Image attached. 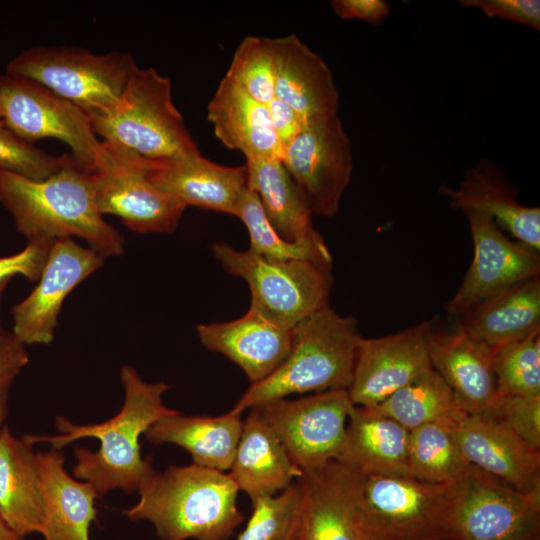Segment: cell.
<instances>
[{
    "label": "cell",
    "instance_id": "6da1fadb",
    "mask_svg": "<svg viewBox=\"0 0 540 540\" xmlns=\"http://www.w3.org/2000/svg\"><path fill=\"white\" fill-rule=\"evenodd\" d=\"M120 379L124 402L109 420L83 425L58 415L55 425L59 435H26L32 444L48 442L56 449L82 438L98 439L97 451L80 446L74 449L76 462L72 468L73 476L91 484L98 498L114 489L139 491L155 474L151 457H142L140 438L155 422L178 412L163 402L170 388L167 383L146 382L130 365L121 367Z\"/></svg>",
    "mask_w": 540,
    "mask_h": 540
},
{
    "label": "cell",
    "instance_id": "7a4b0ae2",
    "mask_svg": "<svg viewBox=\"0 0 540 540\" xmlns=\"http://www.w3.org/2000/svg\"><path fill=\"white\" fill-rule=\"evenodd\" d=\"M97 178V172L72 155L57 172L38 181L0 168V204L27 241L76 237L105 258L121 255L123 236L97 206Z\"/></svg>",
    "mask_w": 540,
    "mask_h": 540
},
{
    "label": "cell",
    "instance_id": "3957f363",
    "mask_svg": "<svg viewBox=\"0 0 540 540\" xmlns=\"http://www.w3.org/2000/svg\"><path fill=\"white\" fill-rule=\"evenodd\" d=\"M138 492L123 514L150 522L161 540H226L244 520L230 475L193 463L156 471Z\"/></svg>",
    "mask_w": 540,
    "mask_h": 540
},
{
    "label": "cell",
    "instance_id": "277c9868",
    "mask_svg": "<svg viewBox=\"0 0 540 540\" xmlns=\"http://www.w3.org/2000/svg\"><path fill=\"white\" fill-rule=\"evenodd\" d=\"M362 336L356 320L329 306L292 329L291 348L281 365L251 384L232 408L242 413L292 394L349 388Z\"/></svg>",
    "mask_w": 540,
    "mask_h": 540
},
{
    "label": "cell",
    "instance_id": "5b68a950",
    "mask_svg": "<svg viewBox=\"0 0 540 540\" xmlns=\"http://www.w3.org/2000/svg\"><path fill=\"white\" fill-rule=\"evenodd\" d=\"M105 143L151 160L179 159L200 153L172 100L168 77L136 66L118 103L89 117Z\"/></svg>",
    "mask_w": 540,
    "mask_h": 540
},
{
    "label": "cell",
    "instance_id": "8992f818",
    "mask_svg": "<svg viewBox=\"0 0 540 540\" xmlns=\"http://www.w3.org/2000/svg\"><path fill=\"white\" fill-rule=\"evenodd\" d=\"M136 66L125 51L98 55L78 47L38 46L11 59L6 72L39 83L91 117L118 103Z\"/></svg>",
    "mask_w": 540,
    "mask_h": 540
},
{
    "label": "cell",
    "instance_id": "52a82bcc",
    "mask_svg": "<svg viewBox=\"0 0 540 540\" xmlns=\"http://www.w3.org/2000/svg\"><path fill=\"white\" fill-rule=\"evenodd\" d=\"M355 472L358 503L372 540H455L452 482Z\"/></svg>",
    "mask_w": 540,
    "mask_h": 540
},
{
    "label": "cell",
    "instance_id": "ba28073f",
    "mask_svg": "<svg viewBox=\"0 0 540 540\" xmlns=\"http://www.w3.org/2000/svg\"><path fill=\"white\" fill-rule=\"evenodd\" d=\"M212 252L224 270L247 282L250 308L278 326L292 330L329 306L330 269L305 260H269L225 242L212 244Z\"/></svg>",
    "mask_w": 540,
    "mask_h": 540
},
{
    "label": "cell",
    "instance_id": "9c48e42d",
    "mask_svg": "<svg viewBox=\"0 0 540 540\" xmlns=\"http://www.w3.org/2000/svg\"><path fill=\"white\" fill-rule=\"evenodd\" d=\"M0 100L3 122L22 139L30 143L58 139L85 169L98 172L102 168L106 145L78 106L33 80L7 72L0 74Z\"/></svg>",
    "mask_w": 540,
    "mask_h": 540
},
{
    "label": "cell",
    "instance_id": "30bf717a",
    "mask_svg": "<svg viewBox=\"0 0 540 540\" xmlns=\"http://www.w3.org/2000/svg\"><path fill=\"white\" fill-rule=\"evenodd\" d=\"M455 540H540V488L520 491L470 465L451 483Z\"/></svg>",
    "mask_w": 540,
    "mask_h": 540
},
{
    "label": "cell",
    "instance_id": "8fae6325",
    "mask_svg": "<svg viewBox=\"0 0 540 540\" xmlns=\"http://www.w3.org/2000/svg\"><path fill=\"white\" fill-rule=\"evenodd\" d=\"M354 405L347 389L281 398L253 408L302 472L338 461Z\"/></svg>",
    "mask_w": 540,
    "mask_h": 540
},
{
    "label": "cell",
    "instance_id": "7c38bea8",
    "mask_svg": "<svg viewBox=\"0 0 540 540\" xmlns=\"http://www.w3.org/2000/svg\"><path fill=\"white\" fill-rule=\"evenodd\" d=\"M280 160L314 214L332 217L338 213L353 171L351 142L338 113L307 118L283 147Z\"/></svg>",
    "mask_w": 540,
    "mask_h": 540
},
{
    "label": "cell",
    "instance_id": "4fadbf2b",
    "mask_svg": "<svg viewBox=\"0 0 540 540\" xmlns=\"http://www.w3.org/2000/svg\"><path fill=\"white\" fill-rule=\"evenodd\" d=\"M105 144L106 159L97 172L100 213L119 217L138 233H172L186 207L150 180L148 169L155 160Z\"/></svg>",
    "mask_w": 540,
    "mask_h": 540
},
{
    "label": "cell",
    "instance_id": "5bb4252c",
    "mask_svg": "<svg viewBox=\"0 0 540 540\" xmlns=\"http://www.w3.org/2000/svg\"><path fill=\"white\" fill-rule=\"evenodd\" d=\"M105 257L74 238L53 241L37 285L11 309L13 334L24 345L50 344L66 297Z\"/></svg>",
    "mask_w": 540,
    "mask_h": 540
},
{
    "label": "cell",
    "instance_id": "9a60e30c",
    "mask_svg": "<svg viewBox=\"0 0 540 540\" xmlns=\"http://www.w3.org/2000/svg\"><path fill=\"white\" fill-rule=\"evenodd\" d=\"M474 246L473 260L445 309L463 315L488 296L511 285L539 278V252L512 241L489 216L465 212Z\"/></svg>",
    "mask_w": 540,
    "mask_h": 540
},
{
    "label": "cell",
    "instance_id": "2e32d148",
    "mask_svg": "<svg viewBox=\"0 0 540 540\" xmlns=\"http://www.w3.org/2000/svg\"><path fill=\"white\" fill-rule=\"evenodd\" d=\"M428 322L396 333L360 340L349 397L354 406L375 407L395 391L431 369Z\"/></svg>",
    "mask_w": 540,
    "mask_h": 540
},
{
    "label": "cell",
    "instance_id": "e0dca14e",
    "mask_svg": "<svg viewBox=\"0 0 540 540\" xmlns=\"http://www.w3.org/2000/svg\"><path fill=\"white\" fill-rule=\"evenodd\" d=\"M298 540H372L358 503L356 472L339 461L297 479Z\"/></svg>",
    "mask_w": 540,
    "mask_h": 540
},
{
    "label": "cell",
    "instance_id": "ac0fdd59",
    "mask_svg": "<svg viewBox=\"0 0 540 540\" xmlns=\"http://www.w3.org/2000/svg\"><path fill=\"white\" fill-rule=\"evenodd\" d=\"M450 429L470 465L520 491L540 488V451L494 419L466 414Z\"/></svg>",
    "mask_w": 540,
    "mask_h": 540
},
{
    "label": "cell",
    "instance_id": "d6986e66",
    "mask_svg": "<svg viewBox=\"0 0 540 540\" xmlns=\"http://www.w3.org/2000/svg\"><path fill=\"white\" fill-rule=\"evenodd\" d=\"M450 206L491 217L522 244L540 252V208L517 201V191L499 167L482 159L471 167L459 187L440 186Z\"/></svg>",
    "mask_w": 540,
    "mask_h": 540
},
{
    "label": "cell",
    "instance_id": "ffe728a7",
    "mask_svg": "<svg viewBox=\"0 0 540 540\" xmlns=\"http://www.w3.org/2000/svg\"><path fill=\"white\" fill-rule=\"evenodd\" d=\"M150 180L185 207L194 206L235 216L248 189V171L242 166H224L201 153L155 160L148 169Z\"/></svg>",
    "mask_w": 540,
    "mask_h": 540
},
{
    "label": "cell",
    "instance_id": "44dd1931",
    "mask_svg": "<svg viewBox=\"0 0 540 540\" xmlns=\"http://www.w3.org/2000/svg\"><path fill=\"white\" fill-rule=\"evenodd\" d=\"M196 331L202 345L234 362L250 385L272 374L291 348L292 330L272 323L250 307L238 319L198 324Z\"/></svg>",
    "mask_w": 540,
    "mask_h": 540
},
{
    "label": "cell",
    "instance_id": "7402d4cb",
    "mask_svg": "<svg viewBox=\"0 0 540 540\" xmlns=\"http://www.w3.org/2000/svg\"><path fill=\"white\" fill-rule=\"evenodd\" d=\"M493 351L494 347L472 339L460 329L451 334L430 331L431 368L442 377L468 414L485 415L496 399Z\"/></svg>",
    "mask_w": 540,
    "mask_h": 540
},
{
    "label": "cell",
    "instance_id": "603a6c76",
    "mask_svg": "<svg viewBox=\"0 0 540 540\" xmlns=\"http://www.w3.org/2000/svg\"><path fill=\"white\" fill-rule=\"evenodd\" d=\"M275 97L304 119L338 113L339 91L324 59L295 34L271 38Z\"/></svg>",
    "mask_w": 540,
    "mask_h": 540
},
{
    "label": "cell",
    "instance_id": "cb8c5ba5",
    "mask_svg": "<svg viewBox=\"0 0 540 540\" xmlns=\"http://www.w3.org/2000/svg\"><path fill=\"white\" fill-rule=\"evenodd\" d=\"M60 449L37 452L39 485L44 506L41 535L44 540H89L96 519V491L86 481L72 477L64 468Z\"/></svg>",
    "mask_w": 540,
    "mask_h": 540
},
{
    "label": "cell",
    "instance_id": "d4e9b609",
    "mask_svg": "<svg viewBox=\"0 0 540 540\" xmlns=\"http://www.w3.org/2000/svg\"><path fill=\"white\" fill-rule=\"evenodd\" d=\"M215 136L245 159H281L282 147L269 110L225 76L207 105Z\"/></svg>",
    "mask_w": 540,
    "mask_h": 540
},
{
    "label": "cell",
    "instance_id": "484cf974",
    "mask_svg": "<svg viewBox=\"0 0 540 540\" xmlns=\"http://www.w3.org/2000/svg\"><path fill=\"white\" fill-rule=\"evenodd\" d=\"M302 473L274 432L250 409L228 472L238 490L251 501L274 496L295 483Z\"/></svg>",
    "mask_w": 540,
    "mask_h": 540
},
{
    "label": "cell",
    "instance_id": "4316f807",
    "mask_svg": "<svg viewBox=\"0 0 540 540\" xmlns=\"http://www.w3.org/2000/svg\"><path fill=\"white\" fill-rule=\"evenodd\" d=\"M242 413L233 409L218 416H166L155 422L144 434L153 444H174L185 449L193 464L229 471L243 428Z\"/></svg>",
    "mask_w": 540,
    "mask_h": 540
},
{
    "label": "cell",
    "instance_id": "83f0119b",
    "mask_svg": "<svg viewBox=\"0 0 540 540\" xmlns=\"http://www.w3.org/2000/svg\"><path fill=\"white\" fill-rule=\"evenodd\" d=\"M409 431L372 407L354 406L339 462L363 474L410 476Z\"/></svg>",
    "mask_w": 540,
    "mask_h": 540
},
{
    "label": "cell",
    "instance_id": "f1b7e54d",
    "mask_svg": "<svg viewBox=\"0 0 540 540\" xmlns=\"http://www.w3.org/2000/svg\"><path fill=\"white\" fill-rule=\"evenodd\" d=\"M460 330L491 347L540 333V280L502 289L463 314Z\"/></svg>",
    "mask_w": 540,
    "mask_h": 540
},
{
    "label": "cell",
    "instance_id": "f546056e",
    "mask_svg": "<svg viewBox=\"0 0 540 540\" xmlns=\"http://www.w3.org/2000/svg\"><path fill=\"white\" fill-rule=\"evenodd\" d=\"M26 436L16 438L7 426L0 433V514L23 536L41 533L44 506L37 453Z\"/></svg>",
    "mask_w": 540,
    "mask_h": 540
},
{
    "label": "cell",
    "instance_id": "4dcf8cb0",
    "mask_svg": "<svg viewBox=\"0 0 540 540\" xmlns=\"http://www.w3.org/2000/svg\"><path fill=\"white\" fill-rule=\"evenodd\" d=\"M248 188L257 195L266 217L284 239L321 241L312 223L313 211L303 191L280 159H245Z\"/></svg>",
    "mask_w": 540,
    "mask_h": 540
},
{
    "label": "cell",
    "instance_id": "1f68e13d",
    "mask_svg": "<svg viewBox=\"0 0 540 540\" xmlns=\"http://www.w3.org/2000/svg\"><path fill=\"white\" fill-rule=\"evenodd\" d=\"M372 408L408 430L430 423L451 428L468 414L459 406L450 387L432 368Z\"/></svg>",
    "mask_w": 540,
    "mask_h": 540
},
{
    "label": "cell",
    "instance_id": "d6a6232c",
    "mask_svg": "<svg viewBox=\"0 0 540 540\" xmlns=\"http://www.w3.org/2000/svg\"><path fill=\"white\" fill-rule=\"evenodd\" d=\"M470 467L450 427L430 423L409 431L408 468L414 479L449 483Z\"/></svg>",
    "mask_w": 540,
    "mask_h": 540
},
{
    "label": "cell",
    "instance_id": "836d02e7",
    "mask_svg": "<svg viewBox=\"0 0 540 540\" xmlns=\"http://www.w3.org/2000/svg\"><path fill=\"white\" fill-rule=\"evenodd\" d=\"M235 216L246 227L251 252L275 261L305 260L331 270L332 257L324 242H291L282 238L265 215L261 203L251 189L244 193Z\"/></svg>",
    "mask_w": 540,
    "mask_h": 540
},
{
    "label": "cell",
    "instance_id": "e575fe53",
    "mask_svg": "<svg viewBox=\"0 0 540 540\" xmlns=\"http://www.w3.org/2000/svg\"><path fill=\"white\" fill-rule=\"evenodd\" d=\"M493 372L497 395H540V333L494 347Z\"/></svg>",
    "mask_w": 540,
    "mask_h": 540
},
{
    "label": "cell",
    "instance_id": "d590c367",
    "mask_svg": "<svg viewBox=\"0 0 540 540\" xmlns=\"http://www.w3.org/2000/svg\"><path fill=\"white\" fill-rule=\"evenodd\" d=\"M225 77L254 100L268 105L275 98L271 38L246 36L236 48Z\"/></svg>",
    "mask_w": 540,
    "mask_h": 540
},
{
    "label": "cell",
    "instance_id": "8d00e7d4",
    "mask_svg": "<svg viewBox=\"0 0 540 540\" xmlns=\"http://www.w3.org/2000/svg\"><path fill=\"white\" fill-rule=\"evenodd\" d=\"M236 540H298L300 494L297 482L277 495L257 498Z\"/></svg>",
    "mask_w": 540,
    "mask_h": 540
},
{
    "label": "cell",
    "instance_id": "74e56055",
    "mask_svg": "<svg viewBox=\"0 0 540 540\" xmlns=\"http://www.w3.org/2000/svg\"><path fill=\"white\" fill-rule=\"evenodd\" d=\"M71 155L46 153L9 129L0 120V168L32 180H43L57 172Z\"/></svg>",
    "mask_w": 540,
    "mask_h": 540
},
{
    "label": "cell",
    "instance_id": "f35d334b",
    "mask_svg": "<svg viewBox=\"0 0 540 540\" xmlns=\"http://www.w3.org/2000/svg\"><path fill=\"white\" fill-rule=\"evenodd\" d=\"M485 416L503 425L531 449L540 451V395H497Z\"/></svg>",
    "mask_w": 540,
    "mask_h": 540
},
{
    "label": "cell",
    "instance_id": "ab89813d",
    "mask_svg": "<svg viewBox=\"0 0 540 540\" xmlns=\"http://www.w3.org/2000/svg\"><path fill=\"white\" fill-rule=\"evenodd\" d=\"M53 241L44 238L31 239L21 251L0 257V288L6 287L10 279L16 275L37 281L45 266Z\"/></svg>",
    "mask_w": 540,
    "mask_h": 540
},
{
    "label": "cell",
    "instance_id": "60d3db41",
    "mask_svg": "<svg viewBox=\"0 0 540 540\" xmlns=\"http://www.w3.org/2000/svg\"><path fill=\"white\" fill-rule=\"evenodd\" d=\"M461 4L481 10L487 17L540 29L539 0H462Z\"/></svg>",
    "mask_w": 540,
    "mask_h": 540
},
{
    "label": "cell",
    "instance_id": "b9f144b4",
    "mask_svg": "<svg viewBox=\"0 0 540 540\" xmlns=\"http://www.w3.org/2000/svg\"><path fill=\"white\" fill-rule=\"evenodd\" d=\"M333 11L342 19L364 20L371 24H379L386 19L391 6L385 0H334Z\"/></svg>",
    "mask_w": 540,
    "mask_h": 540
},
{
    "label": "cell",
    "instance_id": "7bdbcfd3",
    "mask_svg": "<svg viewBox=\"0 0 540 540\" xmlns=\"http://www.w3.org/2000/svg\"><path fill=\"white\" fill-rule=\"evenodd\" d=\"M267 107L273 128L283 149L300 131L306 119L276 97Z\"/></svg>",
    "mask_w": 540,
    "mask_h": 540
},
{
    "label": "cell",
    "instance_id": "ee69618b",
    "mask_svg": "<svg viewBox=\"0 0 540 540\" xmlns=\"http://www.w3.org/2000/svg\"><path fill=\"white\" fill-rule=\"evenodd\" d=\"M24 345L12 331L0 328V376L8 373L19 374L29 362Z\"/></svg>",
    "mask_w": 540,
    "mask_h": 540
},
{
    "label": "cell",
    "instance_id": "f6af8a7d",
    "mask_svg": "<svg viewBox=\"0 0 540 540\" xmlns=\"http://www.w3.org/2000/svg\"><path fill=\"white\" fill-rule=\"evenodd\" d=\"M17 375V373H8L0 376V433L7 414L9 392Z\"/></svg>",
    "mask_w": 540,
    "mask_h": 540
},
{
    "label": "cell",
    "instance_id": "bcb514c9",
    "mask_svg": "<svg viewBox=\"0 0 540 540\" xmlns=\"http://www.w3.org/2000/svg\"><path fill=\"white\" fill-rule=\"evenodd\" d=\"M26 537L13 530L0 514V540H26Z\"/></svg>",
    "mask_w": 540,
    "mask_h": 540
},
{
    "label": "cell",
    "instance_id": "7dc6e473",
    "mask_svg": "<svg viewBox=\"0 0 540 540\" xmlns=\"http://www.w3.org/2000/svg\"><path fill=\"white\" fill-rule=\"evenodd\" d=\"M2 117H3V110H2L1 100H0V120H2Z\"/></svg>",
    "mask_w": 540,
    "mask_h": 540
},
{
    "label": "cell",
    "instance_id": "c3c4849f",
    "mask_svg": "<svg viewBox=\"0 0 540 540\" xmlns=\"http://www.w3.org/2000/svg\"><path fill=\"white\" fill-rule=\"evenodd\" d=\"M4 290H5V287L0 288V299H1V296H2V294L4 292ZM0 328H2L1 327V321H0Z\"/></svg>",
    "mask_w": 540,
    "mask_h": 540
}]
</instances>
